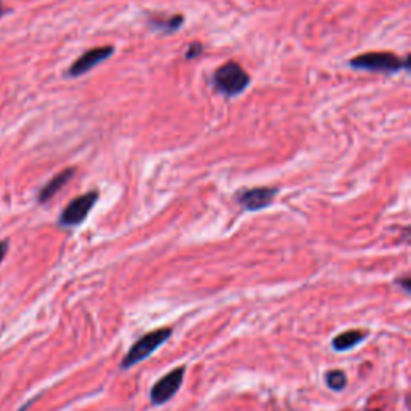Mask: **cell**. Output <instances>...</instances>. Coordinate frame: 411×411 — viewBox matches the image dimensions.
<instances>
[{
  "label": "cell",
  "instance_id": "1",
  "mask_svg": "<svg viewBox=\"0 0 411 411\" xmlns=\"http://www.w3.org/2000/svg\"><path fill=\"white\" fill-rule=\"evenodd\" d=\"M251 82L249 74L244 71L241 65L234 61H228L225 65L216 69L212 76V85L218 94L225 97H237L248 89Z\"/></svg>",
  "mask_w": 411,
  "mask_h": 411
},
{
  "label": "cell",
  "instance_id": "2",
  "mask_svg": "<svg viewBox=\"0 0 411 411\" xmlns=\"http://www.w3.org/2000/svg\"><path fill=\"white\" fill-rule=\"evenodd\" d=\"M170 336H172V329L169 328H161L142 336V338L130 347V350L127 352L126 359L122 360L121 363L122 370H129V368L135 366L140 361L148 359V357H151L159 347L167 343Z\"/></svg>",
  "mask_w": 411,
  "mask_h": 411
},
{
  "label": "cell",
  "instance_id": "3",
  "mask_svg": "<svg viewBox=\"0 0 411 411\" xmlns=\"http://www.w3.org/2000/svg\"><path fill=\"white\" fill-rule=\"evenodd\" d=\"M100 193L97 190L89 191L81 196L74 197L69 204L63 209L60 218H58V225L63 228H71L79 227L81 223L87 218L89 212L94 209V206L97 204Z\"/></svg>",
  "mask_w": 411,
  "mask_h": 411
},
{
  "label": "cell",
  "instance_id": "4",
  "mask_svg": "<svg viewBox=\"0 0 411 411\" xmlns=\"http://www.w3.org/2000/svg\"><path fill=\"white\" fill-rule=\"evenodd\" d=\"M350 65L357 69H366L373 73H397L403 68V61L397 55L389 52H370L355 57Z\"/></svg>",
  "mask_w": 411,
  "mask_h": 411
},
{
  "label": "cell",
  "instance_id": "5",
  "mask_svg": "<svg viewBox=\"0 0 411 411\" xmlns=\"http://www.w3.org/2000/svg\"><path fill=\"white\" fill-rule=\"evenodd\" d=\"M185 378V368H175V370L169 371L167 375L163 376L159 381L154 382L149 392V400L153 405H164L167 403L170 398H174V395L179 392V389L184 382Z\"/></svg>",
  "mask_w": 411,
  "mask_h": 411
},
{
  "label": "cell",
  "instance_id": "6",
  "mask_svg": "<svg viewBox=\"0 0 411 411\" xmlns=\"http://www.w3.org/2000/svg\"><path fill=\"white\" fill-rule=\"evenodd\" d=\"M113 53H114L113 45L95 47V49L87 50L85 53H82V55L79 57L71 66H69L68 76H71V77L84 76V74H87L90 69H94L95 66H98L103 61L108 60Z\"/></svg>",
  "mask_w": 411,
  "mask_h": 411
},
{
  "label": "cell",
  "instance_id": "7",
  "mask_svg": "<svg viewBox=\"0 0 411 411\" xmlns=\"http://www.w3.org/2000/svg\"><path fill=\"white\" fill-rule=\"evenodd\" d=\"M276 193H278V190L270 188V186H257V188L241 190L239 193H237V202L246 211H260L271 204Z\"/></svg>",
  "mask_w": 411,
  "mask_h": 411
},
{
  "label": "cell",
  "instance_id": "8",
  "mask_svg": "<svg viewBox=\"0 0 411 411\" xmlns=\"http://www.w3.org/2000/svg\"><path fill=\"white\" fill-rule=\"evenodd\" d=\"M74 172H76V169L69 167V169L61 170L60 174H57L55 177H53L50 181H47V184L42 186L39 195H37V201H39L40 204L49 202L52 197L55 196L58 191H61L63 186H65L68 181L74 177Z\"/></svg>",
  "mask_w": 411,
  "mask_h": 411
},
{
  "label": "cell",
  "instance_id": "9",
  "mask_svg": "<svg viewBox=\"0 0 411 411\" xmlns=\"http://www.w3.org/2000/svg\"><path fill=\"white\" fill-rule=\"evenodd\" d=\"M366 333L365 331H359V329H350V331H344L336 336V338L331 341V345L336 352H345L354 349L357 344H360L365 341Z\"/></svg>",
  "mask_w": 411,
  "mask_h": 411
},
{
  "label": "cell",
  "instance_id": "10",
  "mask_svg": "<svg viewBox=\"0 0 411 411\" xmlns=\"http://www.w3.org/2000/svg\"><path fill=\"white\" fill-rule=\"evenodd\" d=\"M184 17L181 15H172V17H156L149 18V24L154 31L164 34H174L184 26Z\"/></svg>",
  "mask_w": 411,
  "mask_h": 411
},
{
  "label": "cell",
  "instance_id": "11",
  "mask_svg": "<svg viewBox=\"0 0 411 411\" xmlns=\"http://www.w3.org/2000/svg\"><path fill=\"white\" fill-rule=\"evenodd\" d=\"M324 381H327L328 387L333 389L336 392H341L344 391L347 387V376L344 371L341 370H333V371H328L327 376H324Z\"/></svg>",
  "mask_w": 411,
  "mask_h": 411
},
{
  "label": "cell",
  "instance_id": "12",
  "mask_svg": "<svg viewBox=\"0 0 411 411\" xmlns=\"http://www.w3.org/2000/svg\"><path fill=\"white\" fill-rule=\"evenodd\" d=\"M202 53V44L201 42H191L188 50L185 53V60H195Z\"/></svg>",
  "mask_w": 411,
  "mask_h": 411
},
{
  "label": "cell",
  "instance_id": "13",
  "mask_svg": "<svg viewBox=\"0 0 411 411\" xmlns=\"http://www.w3.org/2000/svg\"><path fill=\"white\" fill-rule=\"evenodd\" d=\"M395 283H397V285L402 287L407 294L411 296V276H403V278H398Z\"/></svg>",
  "mask_w": 411,
  "mask_h": 411
},
{
  "label": "cell",
  "instance_id": "14",
  "mask_svg": "<svg viewBox=\"0 0 411 411\" xmlns=\"http://www.w3.org/2000/svg\"><path fill=\"white\" fill-rule=\"evenodd\" d=\"M8 253V241H0V264H2V260L5 255Z\"/></svg>",
  "mask_w": 411,
  "mask_h": 411
},
{
  "label": "cell",
  "instance_id": "15",
  "mask_svg": "<svg viewBox=\"0 0 411 411\" xmlns=\"http://www.w3.org/2000/svg\"><path fill=\"white\" fill-rule=\"evenodd\" d=\"M403 68L407 69V71H410V73H411V55H408L407 58H405V61H403Z\"/></svg>",
  "mask_w": 411,
  "mask_h": 411
},
{
  "label": "cell",
  "instance_id": "16",
  "mask_svg": "<svg viewBox=\"0 0 411 411\" xmlns=\"http://www.w3.org/2000/svg\"><path fill=\"white\" fill-rule=\"evenodd\" d=\"M5 15V8H3V5H2V2H0V18H2Z\"/></svg>",
  "mask_w": 411,
  "mask_h": 411
},
{
  "label": "cell",
  "instance_id": "17",
  "mask_svg": "<svg viewBox=\"0 0 411 411\" xmlns=\"http://www.w3.org/2000/svg\"><path fill=\"white\" fill-rule=\"evenodd\" d=\"M408 405H410V407H411V395H410V397H408Z\"/></svg>",
  "mask_w": 411,
  "mask_h": 411
},
{
  "label": "cell",
  "instance_id": "18",
  "mask_svg": "<svg viewBox=\"0 0 411 411\" xmlns=\"http://www.w3.org/2000/svg\"><path fill=\"white\" fill-rule=\"evenodd\" d=\"M373 411H379V410H373Z\"/></svg>",
  "mask_w": 411,
  "mask_h": 411
}]
</instances>
